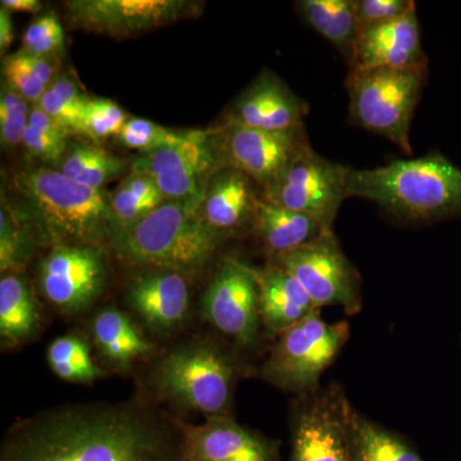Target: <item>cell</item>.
<instances>
[{"label":"cell","instance_id":"6da1fadb","mask_svg":"<svg viewBox=\"0 0 461 461\" xmlns=\"http://www.w3.org/2000/svg\"><path fill=\"white\" fill-rule=\"evenodd\" d=\"M0 461H181V436L135 403L68 406L14 424Z\"/></svg>","mask_w":461,"mask_h":461},{"label":"cell","instance_id":"7a4b0ae2","mask_svg":"<svg viewBox=\"0 0 461 461\" xmlns=\"http://www.w3.org/2000/svg\"><path fill=\"white\" fill-rule=\"evenodd\" d=\"M16 204L5 203L29 226L36 241L113 248L117 221L109 194L66 177L51 167H33L14 175Z\"/></svg>","mask_w":461,"mask_h":461},{"label":"cell","instance_id":"3957f363","mask_svg":"<svg viewBox=\"0 0 461 461\" xmlns=\"http://www.w3.org/2000/svg\"><path fill=\"white\" fill-rule=\"evenodd\" d=\"M348 198L375 203L403 222L432 223L461 217V168L438 151L351 169Z\"/></svg>","mask_w":461,"mask_h":461},{"label":"cell","instance_id":"277c9868","mask_svg":"<svg viewBox=\"0 0 461 461\" xmlns=\"http://www.w3.org/2000/svg\"><path fill=\"white\" fill-rule=\"evenodd\" d=\"M200 206L165 202L115 233L113 249L127 262L153 269L194 273L204 268L226 236L203 220Z\"/></svg>","mask_w":461,"mask_h":461},{"label":"cell","instance_id":"5b68a950","mask_svg":"<svg viewBox=\"0 0 461 461\" xmlns=\"http://www.w3.org/2000/svg\"><path fill=\"white\" fill-rule=\"evenodd\" d=\"M427 76L429 68L348 71L351 123L384 136L411 156L409 133Z\"/></svg>","mask_w":461,"mask_h":461},{"label":"cell","instance_id":"8992f818","mask_svg":"<svg viewBox=\"0 0 461 461\" xmlns=\"http://www.w3.org/2000/svg\"><path fill=\"white\" fill-rule=\"evenodd\" d=\"M350 338L348 321H324L313 312L277 336L260 375L273 386L303 397L321 388V378Z\"/></svg>","mask_w":461,"mask_h":461},{"label":"cell","instance_id":"52a82bcc","mask_svg":"<svg viewBox=\"0 0 461 461\" xmlns=\"http://www.w3.org/2000/svg\"><path fill=\"white\" fill-rule=\"evenodd\" d=\"M235 381V364L220 348L206 342L176 348L154 372L163 396L206 418L230 417Z\"/></svg>","mask_w":461,"mask_h":461},{"label":"cell","instance_id":"ba28073f","mask_svg":"<svg viewBox=\"0 0 461 461\" xmlns=\"http://www.w3.org/2000/svg\"><path fill=\"white\" fill-rule=\"evenodd\" d=\"M224 167L217 133L191 130L186 140L136 157L131 171L156 182L166 202L200 206L209 184Z\"/></svg>","mask_w":461,"mask_h":461},{"label":"cell","instance_id":"9c48e42d","mask_svg":"<svg viewBox=\"0 0 461 461\" xmlns=\"http://www.w3.org/2000/svg\"><path fill=\"white\" fill-rule=\"evenodd\" d=\"M351 168L332 162L308 147L277 181L263 190L262 199L288 211L309 215L333 230L342 202L348 199Z\"/></svg>","mask_w":461,"mask_h":461},{"label":"cell","instance_id":"30bf717a","mask_svg":"<svg viewBox=\"0 0 461 461\" xmlns=\"http://www.w3.org/2000/svg\"><path fill=\"white\" fill-rule=\"evenodd\" d=\"M290 273L311 297L315 308L339 306L348 315L362 311V277L339 247L335 232L305 247L272 258Z\"/></svg>","mask_w":461,"mask_h":461},{"label":"cell","instance_id":"8fae6325","mask_svg":"<svg viewBox=\"0 0 461 461\" xmlns=\"http://www.w3.org/2000/svg\"><path fill=\"white\" fill-rule=\"evenodd\" d=\"M353 411L338 384L300 397L291 427L288 461H351Z\"/></svg>","mask_w":461,"mask_h":461},{"label":"cell","instance_id":"7c38bea8","mask_svg":"<svg viewBox=\"0 0 461 461\" xmlns=\"http://www.w3.org/2000/svg\"><path fill=\"white\" fill-rule=\"evenodd\" d=\"M206 320L241 346L256 344L262 326L259 288L251 267L226 258L202 300Z\"/></svg>","mask_w":461,"mask_h":461},{"label":"cell","instance_id":"4fadbf2b","mask_svg":"<svg viewBox=\"0 0 461 461\" xmlns=\"http://www.w3.org/2000/svg\"><path fill=\"white\" fill-rule=\"evenodd\" d=\"M217 133L224 166L247 175L264 189L277 181L306 148L305 135L249 129L226 120Z\"/></svg>","mask_w":461,"mask_h":461},{"label":"cell","instance_id":"5bb4252c","mask_svg":"<svg viewBox=\"0 0 461 461\" xmlns=\"http://www.w3.org/2000/svg\"><path fill=\"white\" fill-rule=\"evenodd\" d=\"M193 7L182 0H72L66 16L74 29L129 38L175 23Z\"/></svg>","mask_w":461,"mask_h":461},{"label":"cell","instance_id":"9a60e30c","mask_svg":"<svg viewBox=\"0 0 461 461\" xmlns=\"http://www.w3.org/2000/svg\"><path fill=\"white\" fill-rule=\"evenodd\" d=\"M104 284V258L99 249L58 245L41 264L42 293L65 312L89 308Z\"/></svg>","mask_w":461,"mask_h":461},{"label":"cell","instance_id":"2e32d148","mask_svg":"<svg viewBox=\"0 0 461 461\" xmlns=\"http://www.w3.org/2000/svg\"><path fill=\"white\" fill-rule=\"evenodd\" d=\"M181 436V461H280V446L230 417L203 424L175 420Z\"/></svg>","mask_w":461,"mask_h":461},{"label":"cell","instance_id":"e0dca14e","mask_svg":"<svg viewBox=\"0 0 461 461\" xmlns=\"http://www.w3.org/2000/svg\"><path fill=\"white\" fill-rule=\"evenodd\" d=\"M348 65L350 71L429 68L417 8L396 20L360 30Z\"/></svg>","mask_w":461,"mask_h":461},{"label":"cell","instance_id":"ac0fdd59","mask_svg":"<svg viewBox=\"0 0 461 461\" xmlns=\"http://www.w3.org/2000/svg\"><path fill=\"white\" fill-rule=\"evenodd\" d=\"M308 104L272 72H264L233 105L227 121L263 131L305 135Z\"/></svg>","mask_w":461,"mask_h":461},{"label":"cell","instance_id":"d6986e66","mask_svg":"<svg viewBox=\"0 0 461 461\" xmlns=\"http://www.w3.org/2000/svg\"><path fill=\"white\" fill-rule=\"evenodd\" d=\"M127 296L148 326L159 332L177 329L189 312V287L178 272L153 269L144 273L132 282Z\"/></svg>","mask_w":461,"mask_h":461},{"label":"cell","instance_id":"ffe728a7","mask_svg":"<svg viewBox=\"0 0 461 461\" xmlns=\"http://www.w3.org/2000/svg\"><path fill=\"white\" fill-rule=\"evenodd\" d=\"M251 271L259 288L260 321L269 335L278 336L318 311L302 285L281 267L271 262Z\"/></svg>","mask_w":461,"mask_h":461},{"label":"cell","instance_id":"44dd1931","mask_svg":"<svg viewBox=\"0 0 461 461\" xmlns=\"http://www.w3.org/2000/svg\"><path fill=\"white\" fill-rule=\"evenodd\" d=\"M258 199L247 175L224 167L209 184L199 211L212 229L227 236L250 229Z\"/></svg>","mask_w":461,"mask_h":461},{"label":"cell","instance_id":"7402d4cb","mask_svg":"<svg viewBox=\"0 0 461 461\" xmlns=\"http://www.w3.org/2000/svg\"><path fill=\"white\" fill-rule=\"evenodd\" d=\"M251 232L272 258L284 256L333 232L309 215L281 208L266 200H257Z\"/></svg>","mask_w":461,"mask_h":461},{"label":"cell","instance_id":"603a6c76","mask_svg":"<svg viewBox=\"0 0 461 461\" xmlns=\"http://www.w3.org/2000/svg\"><path fill=\"white\" fill-rule=\"evenodd\" d=\"M41 311L32 287L16 273L0 280V338L5 346H17L35 335Z\"/></svg>","mask_w":461,"mask_h":461},{"label":"cell","instance_id":"cb8c5ba5","mask_svg":"<svg viewBox=\"0 0 461 461\" xmlns=\"http://www.w3.org/2000/svg\"><path fill=\"white\" fill-rule=\"evenodd\" d=\"M296 9L315 32L350 62L359 35L354 0H300Z\"/></svg>","mask_w":461,"mask_h":461},{"label":"cell","instance_id":"d4e9b609","mask_svg":"<svg viewBox=\"0 0 461 461\" xmlns=\"http://www.w3.org/2000/svg\"><path fill=\"white\" fill-rule=\"evenodd\" d=\"M93 336L103 357L118 366H129L153 350L131 320L117 309H104L96 315Z\"/></svg>","mask_w":461,"mask_h":461},{"label":"cell","instance_id":"484cf974","mask_svg":"<svg viewBox=\"0 0 461 461\" xmlns=\"http://www.w3.org/2000/svg\"><path fill=\"white\" fill-rule=\"evenodd\" d=\"M129 168L123 158L98 147L95 142L75 141L68 144L58 171L78 184L104 190L108 182L121 177Z\"/></svg>","mask_w":461,"mask_h":461},{"label":"cell","instance_id":"4316f807","mask_svg":"<svg viewBox=\"0 0 461 461\" xmlns=\"http://www.w3.org/2000/svg\"><path fill=\"white\" fill-rule=\"evenodd\" d=\"M351 461H424L402 436L353 411L350 424Z\"/></svg>","mask_w":461,"mask_h":461},{"label":"cell","instance_id":"83f0119b","mask_svg":"<svg viewBox=\"0 0 461 461\" xmlns=\"http://www.w3.org/2000/svg\"><path fill=\"white\" fill-rule=\"evenodd\" d=\"M118 230L139 222L166 202L156 182L144 173L131 171L113 193L109 194Z\"/></svg>","mask_w":461,"mask_h":461},{"label":"cell","instance_id":"f1b7e54d","mask_svg":"<svg viewBox=\"0 0 461 461\" xmlns=\"http://www.w3.org/2000/svg\"><path fill=\"white\" fill-rule=\"evenodd\" d=\"M38 244L29 226L5 202L0 211V271L20 273Z\"/></svg>","mask_w":461,"mask_h":461},{"label":"cell","instance_id":"f546056e","mask_svg":"<svg viewBox=\"0 0 461 461\" xmlns=\"http://www.w3.org/2000/svg\"><path fill=\"white\" fill-rule=\"evenodd\" d=\"M48 362L58 377L69 382H91L102 372L91 359L89 346L77 336L54 339L48 348Z\"/></svg>","mask_w":461,"mask_h":461},{"label":"cell","instance_id":"4dcf8cb0","mask_svg":"<svg viewBox=\"0 0 461 461\" xmlns=\"http://www.w3.org/2000/svg\"><path fill=\"white\" fill-rule=\"evenodd\" d=\"M129 115L113 100L89 98L81 118L80 136L98 144L112 136L120 135Z\"/></svg>","mask_w":461,"mask_h":461},{"label":"cell","instance_id":"1f68e13d","mask_svg":"<svg viewBox=\"0 0 461 461\" xmlns=\"http://www.w3.org/2000/svg\"><path fill=\"white\" fill-rule=\"evenodd\" d=\"M190 133L191 130L175 131L144 118L132 117L124 124L122 131L118 135V140L127 149L148 154L186 140Z\"/></svg>","mask_w":461,"mask_h":461},{"label":"cell","instance_id":"d6a6232c","mask_svg":"<svg viewBox=\"0 0 461 461\" xmlns=\"http://www.w3.org/2000/svg\"><path fill=\"white\" fill-rule=\"evenodd\" d=\"M32 104L7 84L2 85L0 93V139L5 148L23 144Z\"/></svg>","mask_w":461,"mask_h":461},{"label":"cell","instance_id":"836d02e7","mask_svg":"<svg viewBox=\"0 0 461 461\" xmlns=\"http://www.w3.org/2000/svg\"><path fill=\"white\" fill-rule=\"evenodd\" d=\"M33 56H56L65 50V32L56 14H45L27 27L23 50Z\"/></svg>","mask_w":461,"mask_h":461},{"label":"cell","instance_id":"e575fe53","mask_svg":"<svg viewBox=\"0 0 461 461\" xmlns=\"http://www.w3.org/2000/svg\"><path fill=\"white\" fill-rule=\"evenodd\" d=\"M3 76L5 84L32 105L38 104L48 89L27 65L25 56L21 50L5 58L3 62Z\"/></svg>","mask_w":461,"mask_h":461},{"label":"cell","instance_id":"d590c367","mask_svg":"<svg viewBox=\"0 0 461 461\" xmlns=\"http://www.w3.org/2000/svg\"><path fill=\"white\" fill-rule=\"evenodd\" d=\"M359 32L366 27L396 20L415 7L411 0H354Z\"/></svg>","mask_w":461,"mask_h":461},{"label":"cell","instance_id":"8d00e7d4","mask_svg":"<svg viewBox=\"0 0 461 461\" xmlns=\"http://www.w3.org/2000/svg\"><path fill=\"white\" fill-rule=\"evenodd\" d=\"M35 105L50 115L69 135H80L81 118H83L85 107H80V105L63 98L51 87H48L44 95Z\"/></svg>","mask_w":461,"mask_h":461},{"label":"cell","instance_id":"74e56055","mask_svg":"<svg viewBox=\"0 0 461 461\" xmlns=\"http://www.w3.org/2000/svg\"><path fill=\"white\" fill-rule=\"evenodd\" d=\"M23 144L32 157L38 158L47 165L57 167L65 157L68 139L48 135L27 126Z\"/></svg>","mask_w":461,"mask_h":461},{"label":"cell","instance_id":"f35d334b","mask_svg":"<svg viewBox=\"0 0 461 461\" xmlns=\"http://www.w3.org/2000/svg\"><path fill=\"white\" fill-rule=\"evenodd\" d=\"M29 127L48 133V135L57 136V138L68 139L71 136L38 105H32V112H30Z\"/></svg>","mask_w":461,"mask_h":461},{"label":"cell","instance_id":"ab89813d","mask_svg":"<svg viewBox=\"0 0 461 461\" xmlns=\"http://www.w3.org/2000/svg\"><path fill=\"white\" fill-rule=\"evenodd\" d=\"M14 39V23H12L11 12L0 7V54L5 56Z\"/></svg>","mask_w":461,"mask_h":461},{"label":"cell","instance_id":"60d3db41","mask_svg":"<svg viewBox=\"0 0 461 461\" xmlns=\"http://www.w3.org/2000/svg\"><path fill=\"white\" fill-rule=\"evenodd\" d=\"M0 7L7 9L9 12L36 14L41 11L42 5L39 0H2Z\"/></svg>","mask_w":461,"mask_h":461}]
</instances>
